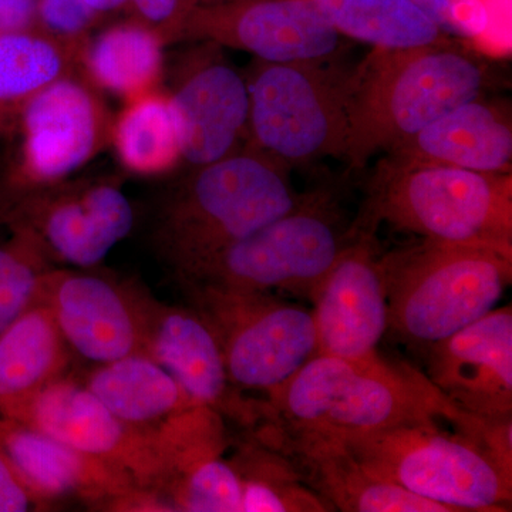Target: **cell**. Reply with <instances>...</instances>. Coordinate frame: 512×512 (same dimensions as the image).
I'll list each match as a JSON object with an SVG mask.
<instances>
[{
    "mask_svg": "<svg viewBox=\"0 0 512 512\" xmlns=\"http://www.w3.org/2000/svg\"><path fill=\"white\" fill-rule=\"evenodd\" d=\"M490 69L466 42L373 49L352 69L343 160L360 170L377 153L419 133L464 101L484 94Z\"/></svg>",
    "mask_w": 512,
    "mask_h": 512,
    "instance_id": "6da1fadb",
    "label": "cell"
},
{
    "mask_svg": "<svg viewBox=\"0 0 512 512\" xmlns=\"http://www.w3.org/2000/svg\"><path fill=\"white\" fill-rule=\"evenodd\" d=\"M264 403V421L339 440L407 421L444 419L453 406L424 373L379 352L357 360L313 356L265 394Z\"/></svg>",
    "mask_w": 512,
    "mask_h": 512,
    "instance_id": "7a4b0ae2",
    "label": "cell"
},
{
    "mask_svg": "<svg viewBox=\"0 0 512 512\" xmlns=\"http://www.w3.org/2000/svg\"><path fill=\"white\" fill-rule=\"evenodd\" d=\"M289 168L247 146L194 167L165 200L154 244L178 281L268 222L293 210Z\"/></svg>",
    "mask_w": 512,
    "mask_h": 512,
    "instance_id": "3957f363",
    "label": "cell"
},
{
    "mask_svg": "<svg viewBox=\"0 0 512 512\" xmlns=\"http://www.w3.org/2000/svg\"><path fill=\"white\" fill-rule=\"evenodd\" d=\"M362 222L365 231L386 222L427 241L512 251V175L384 158Z\"/></svg>",
    "mask_w": 512,
    "mask_h": 512,
    "instance_id": "277c9868",
    "label": "cell"
},
{
    "mask_svg": "<svg viewBox=\"0 0 512 512\" xmlns=\"http://www.w3.org/2000/svg\"><path fill=\"white\" fill-rule=\"evenodd\" d=\"M380 259L389 329L424 345L493 311L512 282V251L481 245L423 239Z\"/></svg>",
    "mask_w": 512,
    "mask_h": 512,
    "instance_id": "5b68a950",
    "label": "cell"
},
{
    "mask_svg": "<svg viewBox=\"0 0 512 512\" xmlns=\"http://www.w3.org/2000/svg\"><path fill=\"white\" fill-rule=\"evenodd\" d=\"M343 441L370 473L451 512L512 510V476L476 441L441 429L437 419L407 421Z\"/></svg>",
    "mask_w": 512,
    "mask_h": 512,
    "instance_id": "8992f818",
    "label": "cell"
},
{
    "mask_svg": "<svg viewBox=\"0 0 512 512\" xmlns=\"http://www.w3.org/2000/svg\"><path fill=\"white\" fill-rule=\"evenodd\" d=\"M352 67L322 62L266 63L245 74L247 146L286 168L325 157L345 158Z\"/></svg>",
    "mask_w": 512,
    "mask_h": 512,
    "instance_id": "52a82bcc",
    "label": "cell"
},
{
    "mask_svg": "<svg viewBox=\"0 0 512 512\" xmlns=\"http://www.w3.org/2000/svg\"><path fill=\"white\" fill-rule=\"evenodd\" d=\"M350 237V227L332 197L313 192L303 195L293 210L222 249L178 282L311 298Z\"/></svg>",
    "mask_w": 512,
    "mask_h": 512,
    "instance_id": "ba28073f",
    "label": "cell"
},
{
    "mask_svg": "<svg viewBox=\"0 0 512 512\" xmlns=\"http://www.w3.org/2000/svg\"><path fill=\"white\" fill-rule=\"evenodd\" d=\"M220 342L229 379L241 392L268 394L318 355L312 311L274 293L184 284Z\"/></svg>",
    "mask_w": 512,
    "mask_h": 512,
    "instance_id": "9c48e42d",
    "label": "cell"
},
{
    "mask_svg": "<svg viewBox=\"0 0 512 512\" xmlns=\"http://www.w3.org/2000/svg\"><path fill=\"white\" fill-rule=\"evenodd\" d=\"M111 126L96 87L79 73L32 97L16 120L18 160L0 190V215L29 192L67 180L92 161L109 146Z\"/></svg>",
    "mask_w": 512,
    "mask_h": 512,
    "instance_id": "30bf717a",
    "label": "cell"
},
{
    "mask_svg": "<svg viewBox=\"0 0 512 512\" xmlns=\"http://www.w3.org/2000/svg\"><path fill=\"white\" fill-rule=\"evenodd\" d=\"M0 222L26 229L55 264L89 269L130 234L134 210L113 178H67L13 202Z\"/></svg>",
    "mask_w": 512,
    "mask_h": 512,
    "instance_id": "8fae6325",
    "label": "cell"
},
{
    "mask_svg": "<svg viewBox=\"0 0 512 512\" xmlns=\"http://www.w3.org/2000/svg\"><path fill=\"white\" fill-rule=\"evenodd\" d=\"M181 40L242 50L266 63L322 62L342 46V36L309 0L197 3L181 26Z\"/></svg>",
    "mask_w": 512,
    "mask_h": 512,
    "instance_id": "7c38bea8",
    "label": "cell"
},
{
    "mask_svg": "<svg viewBox=\"0 0 512 512\" xmlns=\"http://www.w3.org/2000/svg\"><path fill=\"white\" fill-rule=\"evenodd\" d=\"M146 291L77 269H50L40 299L74 356L96 365L146 355Z\"/></svg>",
    "mask_w": 512,
    "mask_h": 512,
    "instance_id": "4fadbf2b",
    "label": "cell"
},
{
    "mask_svg": "<svg viewBox=\"0 0 512 512\" xmlns=\"http://www.w3.org/2000/svg\"><path fill=\"white\" fill-rule=\"evenodd\" d=\"M13 420L121 468L141 488L160 491L164 464L153 431L124 423L72 375L46 386Z\"/></svg>",
    "mask_w": 512,
    "mask_h": 512,
    "instance_id": "5bb4252c",
    "label": "cell"
},
{
    "mask_svg": "<svg viewBox=\"0 0 512 512\" xmlns=\"http://www.w3.org/2000/svg\"><path fill=\"white\" fill-rule=\"evenodd\" d=\"M146 355L164 367L194 402L211 407L244 431L265 419L262 399H252L229 379L214 330L191 305H165L146 291Z\"/></svg>",
    "mask_w": 512,
    "mask_h": 512,
    "instance_id": "9a60e30c",
    "label": "cell"
},
{
    "mask_svg": "<svg viewBox=\"0 0 512 512\" xmlns=\"http://www.w3.org/2000/svg\"><path fill=\"white\" fill-rule=\"evenodd\" d=\"M352 237L311 299L318 355L357 360L377 353L389 329L382 256L373 232L350 227Z\"/></svg>",
    "mask_w": 512,
    "mask_h": 512,
    "instance_id": "2e32d148",
    "label": "cell"
},
{
    "mask_svg": "<svg viewBox=\"0 0 512 512\" xmlns=\"http://www.w3.org/2000/svg\"><path fill=\"white\" fill-rule=\"evenodd\" d=\"M164 464L161 498L170 511L242 512L241 485L225 456L227 420L204 404L174 414L153 431Z\"/></svg>",
    "mask_w": 512,
    "mask_h": 512,
    "instance_id": "e0dca14e",
    "label": "cell"
},
{
    "mask_svg": "<svg viewBox=\"0 0 512 512\" xmlns=\"http://www.w3.org/2000/svg\"><path fill=\"white\" fill-rule=\"evenodd\" d=\"M202 43L167 92L180 123L183 161L192 168L235 153L248 137L247 77L221 56L220 46Z\"/></svg>",
    "mask_w": 512,
    "mask_h": 512,
    "instance_id": "ac0fdd59",
    "label": "cell"
},
{
    "mask_svg": "<svg viewBox=\"0 0 512 512\" xmlns=\"http://www.w3.org/2000/svg\"><path fill=\"white\" fill-rule=\"evenodd\" d=\"M424 375L458 409L512 420V308L500 306L431 343Z\"/></svg>",
    "mask_w": 512,
    "mask_h": 512,
    "instance_id": "d6986e66",
    "label": "cell"
},
{
    "mask_svg": "<svg viewBox=\"0 0 512 512\" xmlns=\"http://www.w3.org/2000/svg\"><path fill=\"white\" fill-rule=\"evenodd\" d=\"M0 444L29 490L49 507L74 498L96 511H127L143 488L121 468L0 416Z\"/></svg>",
    "mask_w": 512,
    "mask_h": 512,
    "instance_id": "ffe728a7",
    "label": "cell"
},
{
    "mask_svg": "<svg viewBox=\"0 0 512 512\" xmlns=\"http://www.w3.org/2000/svg\"><path fill=\"white\" fill-rule=\"evenodd\" d=\"M249 433L285 454L332 511L451 512L370 473L343 440L295 433L271 421Z\"/></svg>",
    "mask_w": 512,
    "mask_h": 512,
    "instance_id": "44dd1931",
    "label": "cell"
},
{
    "mask_svg": "<svg viewBox=\"0 0 512 512\" xmlns=\"http://www.w3.org/2000/svg\"><path fill=\"white\" fill-rule=\"evenodd\" d=\"M387 160L481 173H511L512 126L504 107L484 94L464 101L386 153Z\"/></svg>",
    "mask_w": 512,
    "mask_h": 512,
    "instance_id": "7402d4cb",
    "label": "cell"
},
{
    "mask_svg": "<svg viewBox=\"0 0 512 512\" xmlns=\"http://www.w3.org/2000/svg\"><path fill=\"white\" fill-rule=\"evenodd\" d=\"M73 356L39 296L0 335V416L16 419L37 393L69 375Z\"/></svg>",
    "mask_w": 512,
    "mask_h": 512,
    "instance_id": "603a6c76",
    "label": "cell"
},
{
    "mask_svg": "<svg viewBox=\"0 0 512 512\" xmlns=\"http://www.w3.org/2000/svg\"><path fill=\"white\" fill-rule=\"evenodd\" d=\"M83 384L114 416L146 431L156 430L174 414L198 404L147 355L97 365Z\"/></svg>",
    "mask_w": 512,
    "mask_h": 512,
    "instance_id": "cb8c5ba5",
    "label": "cell"
},
{
    "mask_svg": "<svg viewBox=\"0 0 512 512\" xmlns=\"http://www.w3.org/2000/svg\"><path fill=\"white\" fill-rule=\"evenodd\" d=\"M86 42L40 28L0 35V133L15 128L20 111L37 93L82 70Z\"/></svg>",
    "mask_w": 512,
    "mask_h": 512,
    "instance_id": "d4e9b609",
    "label": "cell"
},
{
    "mask_svg": "<svg viewBox=\"0 0 512 512\" xmlns=\"http://www.w3.org/2000/svg\"><path fill=\"white\" fill-rule=\"evenodd\" d=\"M164 42L136 20L117 23L87 39L83 76L96 89L131 100L158 89L164 72Z\"/></svg>",
    "mask_w": 512,
    "mask_h": 512,
    "instance_id": "484cf974",
    "label": "cell"
},
{
    "mask_svg": "<svg viewBox=\"0 0 512 512\" xmlns=\"http://www.w3.org/2000/svg\"><path fill=\"white\" fill-rule=\"evenodd\" d=\"M110 144L121 167L140 177L170 173L183 163L180 123L167 92L127 100L111 126Z\"/></svg>",
    "mask_w": 512,
    "mask_h": 512,
    "instance_id": "4316f807",
    "label": "cell"
},
{
    "mask_svg": "<svg viewBox=\"0 0 512 512\" xmlns=\"http://www.w3.org/2000/svg\"><path fill=\"white\" fill-rule=\"evenodd\" d=\"M342 37L373 49H414L453 39L410 0H309Z\"/></svg>",
    "mask_w": 512,
    "mask_h": 512,
    "instance_id": "83f0119b",
    "label": "cell"
},
{
    "mask_svg": "<svg viewBox=\"0 0 512 512\" xmlns=\"http://www.w3.org/2000/svg\"><path fill=\"white\" fill-rule=\"evenodd\" d=\"M241 485L242 512H330L295 464L245 431L228 457Z\"/></svg>",
    "mask_w": 512,
    "mask_h": 512,
    "instance_id": "f1b7e54d",
    "label": "cell"
},
{
    "mask_svg": "<svg viewBox=\"0 0 512 512\" xmlns=\"http://www.w3.org/2000/svg\"><path fill=\"white\" fill-rule=\"evenodd\" d=\"M0 242V335L39 299L55 262L26 229L9 228Z\"/></svg>",
    "mask_w": 512,
    "mask_h": 512,
    "instance_id": "f546056e",
    "label": "cell"
},
{
    "mask_svg": "<svg viewBox=\"0 0 512 512\" xmlns=\"http://www.w3.org/2000/svg\"><path fill=\"white\" fill-rule=\"evenodd\" d=\"M446 35L468 43L485 42L493 19L485 0H410Z\"/></svg>",
    "mask_w": 512,
    "mask_h": 512,
    "instance_id": "4dcf8cb0",
    "label": "cell"
},
{
    "mask_svg": "<svg viewBox=\"0 0 512 512\" xmlns=\"http://www.w3.org/2000/svg\"><path fill=\"white\" fill-rule=\"evenodd\" d=\"M101 16L84 0H39L37 26L64 39L86 40Z\"/></svg>",
    "mask_w": 512,
    "mask_h": 512,
    "instance_id": "1f68e13d",
    "label": "cell"
},
{
    "mask_svg": "<svg viewBox=\"0 0 512 512\" xmlns=\"http://www.w3.org/2000/svg\"><path fill=\"white\" fill-rule=\"evenodd\" d=\"M195 0H128L126 8L133 20L156 30L165 43L177 42L181 26Z\"/></svg>",
    "mask_w": 512,
    "mask_h": 512,
    "instance_id": "d6a6232c",
    "label": "cell"
},
{
    "mask_svg": "<svg viewBox=\"0 0 512 512\" xmlns=\"http://www.w3.org/2000/svg\"><path fill=\"white\" fill-rule=\"evenodd\" d=\"M40 510L42 504L29 490L5 448L0 444V512Z\"/></svg>",
    "mask_w": 512,
    "mask_h": 512,
    "instance_id": "836d02e7",
    "label": "cell"
},
{
    "mask_svg": "<svg viewBox=\"0 0 512 512\" xmlns=\"http://www.w3.org/2000/svg\"><path fill=\"white\" fill-rule=\"evenodd\" d=\"M37 3L39 0H0V35L39 28Z\"/></svg>",
    "mask_w": 512,
    "mask_h": 512,
    "instance_id": "e575fe53",
    "label": "cell"
},
{
    "mask_svg": "<svg viewBox=\"0 0 512 512\" xmlns=\"http://www.w3.org/2000/svg\"><path fill=\"white\" fill-rule=\"evenodd\" d=\"M87 6L99 16L126 8L128 0H84Z\"/></svg>",
    "mask_w": 512,
    "mask_h": 512,
    "instance_id": "d590c367",
    "label": "cell"
},
{
    "mask_svg": "<svg viewBox=\"0 0 512 512\" xmlns=\"http://www.w3.org/2000/svg\"><path fill=\"white\" fill-rule=\"evenodd\" d=\"M197 3H212V2H220V0H195Z\"/></svg>",
    "mask_w": 512,
    "mask_h": 512,
    "instance_id": "8d00e7d4",
    "label": "cell"
}]
</instances>
